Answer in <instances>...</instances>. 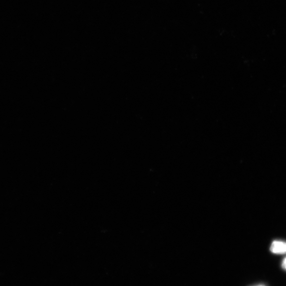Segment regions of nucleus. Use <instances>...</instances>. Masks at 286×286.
I'll use <instances>...</instances> for the list:
<instances>
[{"label":"nucleus","mask_w":286,"mask_h":286,"mask_svg":"<svg viewBox=\"0 0 286 286\" xmlns=\"http://www.w3.org/2000/svg\"><path fill=\"white\" fill-rule=\"evenodd\" d=\"M272 253L276 254H284L286 253V242L283 241H274L270 247Z\"/></svg>","instance_id":"f257e3e1"},{"label":"nucleus","mask_w":286,"mask_h":286,"mask_svg":"<svg viewBox=\"0 0 286 286\" xmlns=\"http://www.w3.org/2000/svg\"><path fill=\"white\" fill-rule=\"evenodd\" d=\"M282 266L283 269L286 271V257L284 259L282 262Z\"/></svg>","instance_id":"f03ea898"},{"label":"nucleus","mask_w":286,"mask_h":286,"mask_svg":"<svg viewBox=\"0 0 286 286\" xmlns=\"http://www.w3.org/2000/svg\"><path fill=\"white\" fill-rule=\"evenodd\" d=\"M266 286L264 285H257V286Z\"/></svg>","instance_id":"7ed1b4c3"}]
</instances>
